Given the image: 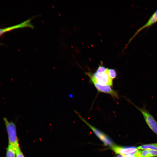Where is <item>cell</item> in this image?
Instances as JSON below:
<instances>
[{"instance_id":"obj_1","label":"cell","mask_w":157,"mask_h":157,"mask_svg":"<svg viewBox=\"0 0 157 157\" xmlns=\"http://www.w3.org/2000/svg\"><path fill=\"white\" fill-rule=\"evenodd\" d=\"M108 69L103 72L98 73L95 72L92 73L87 72L85 73L89 77L92 83L95 82L101 85L112 86L113 84V80L110 78L108 74Z\"/></svg>"},{"instance_id":"obj_2","label":"cell","mask_w":157,"mask_h":157,"mask_svg":"<svg viewBox=\"0 0 157 157\" xmlns=\"http://www.w3.org/2000/svg\"><path fill=\"white\" fill-rule=\"evenodd\" d=\"M126 99L140 111L148 126L157 135V122L154 117L147 109L146 105L144 104L142 107H140L136 105L129 99Z\"/></svg>"},{"instance_id":"obj_3","label":"cell","mask_w":157,"mask_h":157,"mask_svg":"<svg viewBox=\"0 0 157 157\" xmlns=\"http://www.w3.org/2000/svg\"><path fill=\"white\" fill-rule=\"evenodd\" d=\"M3 119L8 134V144L13 146L15 150L19 148L15 124L12 122L9 121L6 118L4 117Z\"/></svg>"},{"instance_id":"obj_4","label":"cell","mask_w":157,"mask_h":157,"mask_svg":"<svg viewBox=\"0 0 157 157\" xmlns=\"http://www.w3.org/2000/svg\"><path fill=\"white\" fill-rule=\"evenodd\" d=\"M74 111L82 120L92 130L95 134L105 145L111 147L114 145L112 140L107 135L90 124L83 118L79 115L76 110H74Z\"/></svg>"},{"instance_id":"obj_5","label":"cell","mask_w":157,"mask_h":157,"mask_svg":"<svg viewBox=\"0 0 157 157\" xmlns=\"http://www.w3.org/2000/svg\"><path fill=\"white\" fill-rule=\"evenodd\" d=\"M111 149L116 154L123 156L133 154L138 150L137 147H122L115 144L111 147Z\"/></svg>"},{"instance_id":"obj_6","label":"cell","mask_w":157,"mask_h":157,"mask_svg":"<svg viewBox=\"0 0 157 157\" xmlns=\"http://www.w3.org/2000/svg\"><path fill=\"white\" fill-rule=\"evenodd\" d=\"M92 83L98 92L110 94L113 98H119L117 92L113 89L110 86L108 85H101L95 82Z\"/></svg>"},{"instance_id":"obj_7","label":"cell","mask_w":157,"mask_h":157,"mask_svg":"<svg viewBox=\"0 0 157 157\" xmlns=\"http://www.w3.org/2000/svg\"><path fill=\"white\" fill-rule=\"evenodd\" d=\"M31 19H29L19 24L8 27L0 29V36L7 32L19 28L28 27L33 28L34 26L31 22Z\"/></svg>"},{"instance_id":"obj_8","label":"cell","mask_w":157,"mask_h":157,"mask_svg":"<svg viewBox=\"0 0 157 157\" xmlns=\"http://www.w3.org/2000/svg\"><path fill=\"white\" fill-rule=\"evenodd\" d=\"M157 22V10L153 14L147 22L143 26L138 29L133 36L130 39L129 43L140 31L147 27H149Z\"/></svg>"},{"instance_id":"obj_9","label":"cell","mask_w":157,"mask_h":157,"mask_svg":"<svg viewBox=\"0 0 157 157\" xmlns=\"http://www.w3.org/2000/svg\"><path fill=\"white\" fill-rule=\"evenodd\" d=\"M134 157H154L157 156V151L138 150L134 154Z\"/></svg>"},{"instance_id":"obj_10","label":"cell","mask_w":157,"mask_h":157,"mask_svg":"<svg viewBox=\"0 0 157 157\" xmlns=\"http://www.w3.org/2000/svg\"><path fill=\"white\" fill-rule=\"evenodd\" d=\"M15 148L12 145L8 144L6 149V157H16Z\"/></svg>"},{"instance_id":"obj_11","label":"cell","mask_w":157,"mask_h":157,"mask_svg":"<svg viewBox=\"0 0 157 157\" xmlns=\"http://www.w3.org/2000/svg\"><path fill=\"white\" fill-rule=\"evenodd\" d=\"M138 149L157 151V147L153 144H143L137 147Z\"/></svg>"},{"instance_id":"obj_12","label":"cell","mask_w":157,"mask_h":157,"mask_svg":"<svg viewBox=\"0 0 157 157\" xmlns=\"http://www.w3.org/2000/svg\"><path fill=\"white\" fill-rule=\"evenodd\" d=\"M107 72L110 78L113 80L117 76V72L116 70L113 69H108Z\"/></svg>"},{"instance_id":"obj_13","label":"cell","mask_w":157,"mask_h":157,"mask_svg":"<svg viewBox=\"0 0 157 157\" xmlns=\"http://www.w3.org/2000/svg\"><path fill=\"white\" fill-rule=\"evenodd\" d=\"M107 69V68L106 67L103 65H99L96 72L98 73L103 72L105 71Z\"/></svg>"},{"instance_id":"obj_14","label":"cell","mask_w":157,"mask_h":157,"mask_svg":"<svg viewBox=\"0 0 157 157\" xmlns=\"http://www.w3.org/2000/svg\"><path fill=\"white\" fill-rule=\"evenodd\" d=\"M16 157H25L22 152L20 148L15 150Z\"/></svg>"},{"instance_id":"obj_15","label":"cell","mask_w":157,"mask_h":157,"mask_svg":"<svg viewBox=\"0 0 157 157\" xmlns=\"http://www.w3.org/2000/svg\"><path fill=\"white\" fill-rule=\"evenodd\" d=\"M116 157H134V154L125 156L119 154Z\"/></svg>"},{"instance_id":"obj_16","label":"cell","mask_w":157,"mask_h":157,"mask_svg":"<svg viewBox=\"0 0 157 157\" xmlns=\"http://www.w3.org/2000/svg\"><path fill=\"white\" fill-rule=\"evenodd\" d=\"M153 145L156 146L157 147V143L153 144Z\"/></svg>"}]
</instances>
